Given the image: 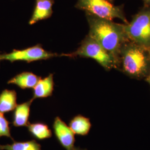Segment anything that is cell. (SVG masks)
Wrapping results in <instances>:
<instances>
[{
  "mask_svg": "<svg viewBox=\"0 0 150 150\" xmlns=\"http://www.w3.org/2000/svg\"><path fill=\"white\" fill-rule=\"evenodd\" d=\"M86 17L89 26L88 35L112 57L117 69L121 48L124 43L129 41L125 32L124 23L101 18L88 13H86Z\"/></svg>",
  "mask_w": 150,
  "mask_h": 150,
  "instance_id": "cell-1",
  "label": "cell"
},
{
  "mask_svg": "<svg viewBox=\"0 0 150 150\" xmlns=\"http://www.w3.org/2000/svg\"><path fill=\"white\" fill-rule=\"evenodd\" d=\"M40 144L35 140L25 142L13 141L12 144L0 145V150H41Z\"/></svg>",
  "mask_w": 150,
  "mask_h": 150,
  "instance_id": "cell-15",
  "label": "cell"
},
{
  "mask_svg": "<svg viewBox=\"0 0 150 150\" xmlns=\"http://www.w3.org/2000/svg\"><path fill=\"white\" fill-rule=\"evenodd\" d=\"M53 129L56 139L64 148L66 150H75V134L59 117L54 118Z\"/></svg>",
  "mask_w": 150,
  "mask_h": 150,
  "instance_id": "cell-7",
  "label": "cell"
},
{
  "mask_svg": "<svg viewBox=\"0 0 150 150\" xmlns=\"http://www.w3.org/2000/svg\"><path fill=\"white\" fill-rule=\"evenodd\" d=\"M75 7L97 17L112 20L117 18L127 24L124 5L115 6L108 0H77Z\"/></svg>",
  "mask_w": 150,
  "mask_h": 150,
  "instance_id": "cell-5",
  "label": "cell"
},
{
  "mask_svg": "<svg viewBox=\"0 0 150 150\" xmlns=\"http://www.w3.org/2000/svg\"><path fill=\"white\" fill-rule=\"evenodd\" d=\"M83 150V149H79V148H75V150Z\"/></svg>",
  "mask_w": 150,
  "mask_h": 150,
  "instance_id": "cell-19",
  "label": "cell"
},
{
  "mask_svg": "<svg viewBox=\"0 0 150 150\" xmlns=\"http://www.w3.org/2000/svg\"><path fill=\"white\" fill-rule=\"evenodd\" d=\"M40 79V77L32 72H23L8 81L7 84L15 85L22 90L33 88Z\"/></svg>",
  "mask_w": 150,
  "mask_h": 150,
  "instance_id": "cell-10",
  "label": "cell"
},
{
  "mask_svg": "<svg viewBox=\"0 0 150 150\" xmlns=\"http://www.w3.org/2000/svg\"><path fill=\"white\" fill-rule=\"evenodd\" d=\"M69 127L74 134L85 136L88 134L90 130L91 123L89 118L77 115L71 120Z\"/></svg>",
  "mask_w": 150,
  "mask_h": 150,
  "instance_id": "cell-13",
  "label": "cell"
},
{
  "mask_svg": "<svg viewBox=\"0 0 150 150\" xmlns=\"http://www.w3.org/2000/svg\"><path fill=\"white\" fill-rule=\"evenodd\" d=\"M144 2V6L150 7V0H142Z\"/></svg>",
  "mask_w": 150,
  "mask_h": 150,
  "instance_id": "cell-17",
  "label": "cell"
},
{
  "mask_svg": "<svg viewBox=\"0 0 150 150\" xmlns=\"http://www.w3.org/2000/svg\"><path fill=\"white\" fill-rule=\"evenodd\" d=\"M108 1H110L111 2H112V3H113L114 1H115V0H108Z\"/></svg>",
  "mask_w": 150,
  "mask_h": 150,
  "instance_id": "cell-20",
  "label": "cell"
},
{
  "mask_svg": "<svg viewBox=\"0 0 150 150\" xmlns=\"http://www.w3.org/2000/svg\"><path fill=\"white\" fill-rule=\"evenodd\" d=\"M70 58H90L96 61L107 71L116 69V65L112 57L94 39L88 35L81 42L80 46L75 51L69 54H62L59 57Z\"/></svg>",
  "mask_w": 150,
  "mask_h": 150,
  "instance_id": "cell-3",
  "label": "cell"
},
{
  "mask_svg": "<svg viewBox=\"0 0 150 150\" xmlns=\"http://www.w3.org/2000/svg\"><path fill=\"white\" fill-rule=\"evenodd\" d=\"M54 90V75L50 74L46 77L40 79L33 90V97L36 98H46L52 96Z\"/></svg>",
  "mask_w": 150,
  "mask_h": 150,
  "instance_id": "cell-11",
  "label": "cell"
},
{
  "mask_svg": "<svg viewBox=\"0 0 150 150\" xmlns=\"http://www.w3.org/2000/svg\"><path fill=\"white\" fill-rule=\"evenodd\" d=\"M54 57H59V54L45 50L40 44L23 50L14 49L10 53L0 54V62L7 60L12 63L22 61L30 63L39 60L50 59Z\"/></svg>",
  "mask_w": 150,
  "mask_h": 150,
  "instance_id": "cell-6",
  "label": "cell"
},
{
  "mask_svg": "<svg viewBox=\"0 0 150 150\" xmlns=\"http://www.w3.org/2000/svg\"><path fill=\"white\" fill-rule=\"evenodd\" d=\"M33 100L23 102L16 106L12 115V123L15 127L27 126L30 114V107Z\"/></svg>",
  "mask_w": 150,
  "mask_h": 150,
  "instance_id": "cell-9",
  "label": "cell"
},
{
  "mask_svg": "<svg viewBox=\"0 0 150 150\" xmlns=\"http://www.w3.org/2000/svg\"><path fill=\"white\" fill-rule=\"evenodd\" d=\"M27 129L32 137L38 140L47 139L52 137V132L45 123L42 122L28 123Z\"/></svg>",
  "mask_w": 150,
  "mask_h": 150,
  "instance_id": "cell-14",
  "label": "cell"
},
{
  "mask_svg": "<svg viewBox=\"0 0 150 150\" xmlns=\"http://www.w3.org/2000/svg\"><path fill=\"white\" fill-rule=\"evenodd\" d=\"M118 70L129 77L142 79L150 74V50L129 41L121 48Z\"/></svg>",
  "mask_w": 150,
  "mask_h": 150,
  "instance_id": "cell-2",
  "label": "cell"
},
{
  "mask_svg": "<svg viewBox=\"0 0 150 150\" xmlns=\"http://www.w3.org/2000/svg\"><path fill=\"white\" fill-rule=\"evenodd\" d=\"M17 106V93L15 90L5 89L0 93V113L10 112Z\"/></svg>",
  "mask_w": 150,
  "mask_h": 150,
  "instance_id": "cell-12",
  "label": "cell"
},
{
  "mask_svg": "<svg viewBox=\"0 0 150 150\" xmlns=\"http://www.w3.org/2000/svg\"><path fill=\"white\" fill-rule=\"evenodd\" d=\"M3 136L8 137L14 141L11 136L10 122L5 118L4 113H0V137Z\"/></svg>",
  "mask_w": 150,
  "mask_h": 150,
  "instance_id": "cell-16",
  "label": "cell"
},
{
  "mask_svg": "<svg viewBox=\"0 0 150 150\" xmlns=\"http://www.w3.org/2000/svg\"><path fill=\"white\" fill-rule=\"evenodd\" d=\"M124 26L129 41L150 50V7L144 6Z\"/></svg>",
  "mask_w": 150,
  "mask_h": 150,
  "instance_id": "cell-4",
  "label": "cell"
},
{
  "mask_svg": "<svg viewBox=\"0 0 150 150\" xmlns=\"http://www.w3.org/2000/svg\"><path fill=\"white\" fill-rule=\"evenodd\" d=\"M147 81H148V82L150 83V75H149V76L147 77Z\"/></svg>",
  "mask_w": 150,
  "mask_h": 150,
  "instance_id": "cell-18",
  "label": "cell"
},
{
  "mask_svg": "<svg viewBox=\"0 0 150 150\" xmlns=\"http://www.w3.org/2000/svg\"><path fill=\"white\" fill-rule=\"evenodd\" d=\"M54 0H36V6L29 21L30 25L47 19L52 16Z\"/></svg>",
  "mask_w": 150,
  "mask_h": 150,
  "instance_id": "cell-8",
  "label": "cell"
}]
</instances>
